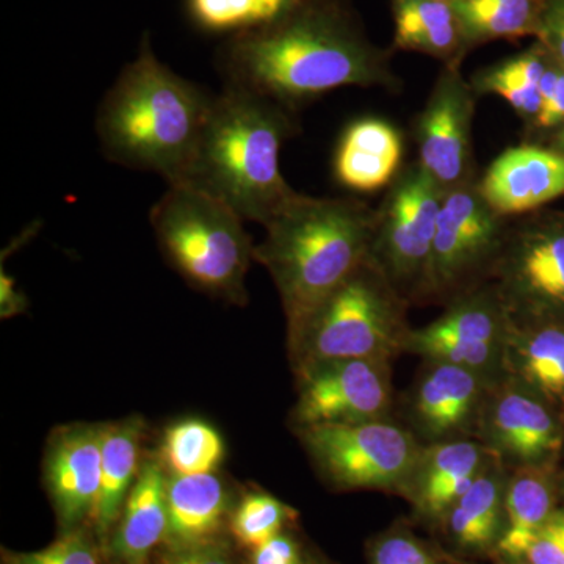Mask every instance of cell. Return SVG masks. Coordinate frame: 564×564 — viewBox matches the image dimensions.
I'll return each instance as SVG.
<instances>
[{
  "label": "cell",
  "mask_w": 564,
  "mask_h": 564,
  "mask_svg": "<svg viewBox=\"0 0 564 564\" xmlns=\"http://www.w3.org/2000/svg\"><path fill=\"white\" fill-rule=\"evenodd\" d=\"M389 361L339 359L299 370L296 429L381 421L391 406Z\"/></svg>",
  "instance_id": "cell-10"
},
{
  "label": "cell",
  "mask_w": 564,
  "mask_h": 564,
  "mask_svg": "<svg viewBox=\"0 0 564 564\" xmlns=\"http://www.w3.org/2000/svg\"><path fill=\"white\" fill-rule=\"evenodd\" d=\"M144 429L147 425L139 415L102 423L101 491L91 521L102 549L109 543L126 499L139 478L144 459L141 458Z\"/></svg>",
  "instance_id": "cell-22"
},
{
  "label": "cell",
  "mask_w": 564,
  "mask_h": 564,
  "mask_svg": "<svg viewBox=\"0 0 564 564\" xmlns=\"http://www.w3.org/2000/svg\"><path fill=\"white\" fill-rule=\"evenodd\" d=\"M295 516V510L272 494L250 491L232 508L229 533L234 543L251 552L282 533Z\"/></svg>",
  "instance_id": "cell-29"
},
{
  "label": "cell",
  "mask_w": 564,
  "mask_h": 564,
  "mask_svg": "<svg viewBox=\"0 0 564 564\" xmlns=\"http://www.w3.org/2000/svg\"><path fill=\"white\" fill-rule=\"evenodd\" d=\"M437 2L454 3L456 0H437Z\"/></svg>",
  "instance_id": "cell-41"
},
{
  "label": "cell",
  "mask_w": 564,
  "mask_h": 564,
  "mask_svg": "<svg viewBox=\"0 0 564 564\" xmlns=\"http://www.w3.org/2000/svg\"><path fill=\"white\" fill-rule=\"evenodd\" d=\"M503 505V533L496 551L507 562H519L555 511L547 474L533 464L519 469L507 481Z\"/></svg>",
  "instance_id": "cell-25"
},
{
  "label": "cell",
  "mask_w": 564,
  "mask_h": 564,
  "mask_svg": "<svg viewBox=\"0 0 564 564\" xmlns=\"http://www.w3.org/2000/svg\"><path fill=\"white\" fill-rule=\"evenodd\" d=\"M496 292L510 321L564 307V226L525 223L508 229L494 262Z\"/></svg>",
  "instance_id": "cell-11"
},
{
  "label": "cell",
  "mask_w": 564,
  "mask_h": 564,
  "mask_svg": "<svg viewBox=\"0 0 564 564\" xmlns=\"http://www.w3.org/2000/svg\"><path fill=\"white\" fill-rule=\"evenodd\" d=\"M302 2L303 0H259V3H261V25L280 20L281 17H284L285 13H289Z\"/></svg>",
  "instance_id": "cell-40"
},
{
  "label": "cell",
  "mask_w": 564,
  "mask_h": 564,
  "mask_svg": "<svg viewBox=\"0 0 564 564\" xmlns=\"http://www.w3.org/2000/svg\"><path fill=\"white\" fill-rule=\"evenodd\" d=\"M497 463H488L477 480L445 513L447 532L456 547L469 554L497 549L505 525V480Z\"/></svg>",
  "instance_id": "cell-23"
},
{
  "label": "cell",
  "mask_w": 564,
  "mask_h": 564,
  "mask_svg": "<svg viewBox=\"0 0 564 564\" xmlns=\"http://www.w3.org/2000/svg\"><path fill=\"white\" fill-rule=\"evenodd\" d=\"M473 85L445 65L417 122L419 163L445 192L473 180Z\"/></svg>",
  "instance_id": "cell-13"
},
{
  "label": "cell",
  "mask_w": 564,
  "mask_h": 564,
  "mask_svg": "<svg viewBox=\"0 0 564 564\" xmlns=\"http://www.w3.org/2000/svg\"><path fill=\"white\" fill-rule=\"evenodd\" d=\"M503 364L545 395H564V329L521 332L511 323Z\"/></svg>",
  "instance_id": "cell-27"
},
{
  "label": "cell",
  "mask_w": 564,
  "mask_h": 564,
  "mask_svg": "<svg viewBox=\"0 0 564 564\" xmlns=\"http://www.w3.org/2000/svg\"><path fill=\"white\" fill-rule=\"evenodd\" d=\"M295 132L292 111L237 85L215 96L191 165L177 184L228 204L247 221L265 225L295 191L280 154Z\"/></svg>",
  "instance_id": "cell-4"
},
{
  "label": "cell",
  "mask_w": 564,
  "mask_h": 564,
  "mask_svg": "<svg viewBox=\"0 0 564 564\" xmlns=\"http://www.w3.org/2000/svg\"><path fill=\"white\" fill-rule=\"evenodd\" d=\"M221 434L202 419H184L165 430L161 462L173 475L215 474L225 458Z\"/></svg>",
  "instance_id": "cell-28"
},
{
  "label": "cell",
  "mask_w": 564,
  "mask_h": 564,
  "mask_svg": "<svg viewBox=\"0 0 564 564\" xmlns=\"http://www.w3.org/2000/svg\"><path fill=\"white\" fill-rule=\"evenodd\" d=\"M375 220L377 209L358 199L296 192L263 225L254 261L269 270L280 292L289 348L318 306L370 258Z\"/></svg>",
  "instance_id": "cell-2"
},
{
  "label": "cell",
  "mask_w": 564,
  "mask_h": 564,
  "mask_svg": "<svg viewBox=\"0 0 564 564\" xmlns=\"http://www.w3.org/2000/svg\"><path fill=\"white\" fill-rule=\"evenodd\" d=\"M488 451L470 441H441L423 448L406 489L425 518H444L485 469Z\"/></svg>",
  "instance_id": "cell-18"
},
{
  "label": "cell",
  "mask_w": 564,
  "mask_h": 564,
  "mask_svg": "<svg viewBox=\"0 0 564 564\" xmlns=\"http://www.w3.org/2000/svg\"><path fill=\"white\" fill-rule=\"evenodd\" d=\"M494 212L507 218L525 214L564 193V154L534 144L508 148L478 182Z\"/></svg>",
  "instance_id": "cell-15"
},
{
  "label": "cell",
  "mask_w": 564,
  "mask_h": 564,
  "mask_svg": "<svg viewBox=\"0 0 564 564\" xmlns=\"http://www.w3.org/2000/svg\"><path fill=\"white\" fill-rule=\"evenodd\" d=\"M221 70L226 84L291 111L337 88H400L388 52L333 0H303L280 20L239 33L223 51Z\"/></svg>",
  "instance_id": "cell-1"
},
{
  "label": "cell",
  "mask_w": 564,
  "mask_h": 564,
  "mask_svg": "<svg viewBox=\"0 0 564 564\" xmlns=\"http://www.w3.org/2000/svg\"><path fill=\"white\" fill-rule=\"evenodd\" d=\"M452 6L473 50L488 41L538 36L547 0H456Z\"/></svg>",
  "instance_id": "cell-26"
},
{
  "label": "cell",
  "mask_w": 564,
  "mask_h": 564,
  "mask_svg": "<svg viewBox=\"0 0 564 564\" xmlns=\"http://www.w3.org/2000/svg\"><path fill=\"white\" fill-rule=\"evenodd\" d=\"M322 477L337 489H403L422 448L395 423H328L296 429Z\"/></svg>",
  "instance_id": "cell-8"
},
{
  "label": "cell",
  "mask_w": 564,
  "mask_h": 564,
  "mask_svg": "<svg viewBox=\"0 0 564 564\" xmlns=\"http://www.w3.org/2000/svg\"><path fill=\"white\" fill-rule=\"evenodd\" d=\"M148 564H240L236 547L228 536L215 538L206 543L162 545Z\"/></svg>",
  "instance_id": "cell-32"
},
{
  "label": "cell",
  "mask_w": 564,
  "mask_h": 564,
  "mask_svg": "<svg viewBox=\"0 0 564 564\" xmlns=\"http://www.w3.org/2000/svg\"><path fill=\"white\" fill-rule=\"evenodd\" d=\"M369 564H441L432 549L414 534L395 530L375 541Z\"/></svg>",
  "instance_id": "cell-34"
},
{
  "label": "cell",
  "mask_w": 564,
  "mask_h": 564,
  "mask_svg": "<svg viewBox=\"0 0 564 564\" xmlns=\"http://www.w3.org/2000/svg\"><path fill=\"white\" fill-rule=\"evenodd\" d=\"M445 193L415 162L397 174L377 209L370 261L404 300L429 295L434 237Z\"/></svg>",
  "instance_id": "cell-7"
},
{
  "label": "cell",
  "mask_w": 564,
  "mask_h": 564,
  "mask_svg": "<svg viewBox=\"0 0 564 564\" xmlns=\"http://www.w3.org/2000/svg\"><path fill=\"white\" fill-rule=\"evenodd\" d=\"M536 39L564 69V0H547Z\"/></svg>",
  "instance_id": "cell-36"
},
{
  "label": "cell",
  "mask_w": 564,
  "mask_h": 564,
  "mask_svg": "<svg viewBox=\"0 0 564 564\" xmlns=\"http://www.w3.org/2000/svg\"><path fill=\"white\" fill-rule=\"evenodd\" d=\"M102 545L85 527L62 532L47 547L35 552H13L2 549V564H104Z\"/></svg>",
  "instance_id": "cell-30"
},
{
  "label": "cell",
  "mask_w": 564,
  "mask_h": 564,
  "mask_svg": "<svg viewBox=\"0 0 564 564\" xmlns=\"http://www.w3.org/2000/svg\"><path fill=\"white\" fill-rule=\"evenodd\" d=\"M191 11L209 31H248L262 24L259 0H191Z\"/></svg>",
  "instance_id": "cell-31"
},
{
  "label": "cell",
  "mask_w": 564,
  "mask_h": 564,
  "mask_svg": "<svg viewBox=\"0 0 564 564\" xmlns=\"http://www.w3.org/2000/svg\"><path fill=\"white\" fill-rule=\"evenodd\" d=\"M507 231L505 217L486 203L478 182L445 193L434 237L429 295L455 292L485 265H494Z\"/></svg>",
  "instance_id": "cell-9"
},
{
  "label": "cell",
  "mask_w": 564,
  "mask_h": 564,
  "mask_svg": "<svg viewBox=\"0 0 564 564\" xmlns=\"http://www.w3.org/2000/svg\"><path fill=\"white\" fill-rule=\"evenodd\" d=\"M215 95L163 65L148 39L96 111L95 129L110 162L177 184L187 172Z\"/></svg>",
  "instance_id": "cell-3"
},
{
  "label": "cell",
  "mask_w": 564,
  "mask_h": 564,
  "mask_svg": "<svg viewBox=\"0 0 564 564\" xmlns=\"http://www.w3.org/2000/svg\"><path fill=\"white\" fill-rule=\"evenodd\" d=\"M510 328V315L496 289L469 292L456 300L443 317L425 328L410 329L404 350L485 375L503 364Z\"/></svg>",
  "instance_id": "cell-12"
},
{
  "label": "cell",
  "mask_w": 564,
  "mask_h": 564,
  "mask_svg": "<svg viewBox=\"0 0 564 564\" xmlns=\"http://www.w3.org/2000/svg\"><path fill=\"white\" fill-rule=\"evenodd\" d=\"M28 307V296L18 289L17 280L6 273L3 265L0 267V317L2 321L24 314Z\"/></svg>",
  "instance_id": "cell-38"
},
{
  "label": "cell",
  "mask_w": 564,
  "mask_h": 564,
  "mask_svg": "<svg viewBox=\"0 0 564 564\" xmlns=\"http://www.w3.org/2000/svg\"><path fill=\"white\" fill-rule=\"evenodd\" d=\"M475 95H499L511 104L525 120H533L543 107L540 88L538 85L524 84V82L502 79L494 76L488 69L480 70L474 80H470Z\"/></svg>",
  "instance_id": "cell-33"
},
{
  "label": "cell",
  "mask_w": 564,
  "mask_h": 564,
  "mask_svg": "<svg viewBox=\"0 0 564 564\" xmlns=\"http://www.w3.org/2000/svg\"><path fill=\"white\" fill-rule=\"evenodd\" d=\"M402 158V135L391 122L364 118L345 129L334 158V174L350 191H380L395 180Z\"/></svg>",
  "instance_id": "cell-21"
},
{
  "label": "cell",
  "mask_w": 564,
  "mask_h": 564,
  "mask_svg": "<svg viewBox=\"0 0 564 564\" xmlns=\"http://www.w3.org/2000/svg\"><path fill=\"white\" fill-rule=\"evenodd\" d=\"M250 564H307L299 541L291 534L280 533L261 547L251 551Z\"/></svg>",
  "instance_id": "cell-37"
},
{
  "label": "cell",
  "mask_w": 564,
  "mask_h": 564,
  "mask_svg": "<svg viewBox=\"0 0 564 564\" xmlns=\"http://www.w3.org/2000/svg\"><path fill=\"white\" fill-rule=\"evenodd\" d=\"M150 218L166 262L193 289L237 306L248 303L256 245L236 210L191 185L169 184Z\"/></svg>",
  "instance_id": "cell-5"
},
{
  "label": "cell",
  "mask_w": 564,
  "mask_h": 564,
  "mask_svg": "<svg viewBox=\"0 0 564 564\" xmlns=\"http://www.w3.org/2000/svg\"><path fill=\"white\" fill-rule=\"evenodd\" d=\"M502 564H529V563H519V562H505Z\"/></svg>",
  "instance_id": "cell-42"
},
{
  "label": "cell",
  "mask_w": 564,
  "mask_h": 564,
  "mask_svg": "<svg viewBox=\"0 0 564 564\" xmlns=\"http://www.w3.org/2000/svg\"><path fill=\"white\" fill-rule=\"evenodd\" d=\"M169 534L163 545L206 543L225 536L232 513L228 486L217 473L166 478Z\"/></svg>",
  "instance_id": "cell-20"
},
{
  "label": "cell",
  "mask_w": 564,
  "mask_h": 564,
  "mask_svg": "<svg viewBox=\"0 0 564 564\" xmlns=\"http://www.w3.org/2000/svg\"><path fill=\"white\" fill-rule=\"evenodd\" d=\"M165 466L158 456L143 459L139 478L132 486L120 519L104 554L115 563L148 564L169 534V499Z\"/></svg>",
  "instance_id": "cell-16"
},
{
  "label": "cell",
  "mask_w": 564,
  "mask_h": 564,
  "mask_svg": "<svg viewBox=\"0 0 564 564\" xmlns=\"http://www.w3.org/2000/svg\"><path fill=\"white\" fill-rule=\"evenodd\" d=\"M404 299L370 258L318 306L291 350L295 372L339 359L389 361L410 329Z\"/></svg>",
  "instance_id": "cell-6"
},
{
  "label": "cell",
  "mask_w": 564,
  "mask_h": 564,
  "mask_svg": "<svg viewBox=\"0 0 564 564\" xmlns=\"http://www.w3.org/2000/svg\"><path fill=\"white\" fill-rule=\"evenodd\" d=\"M564 124V69L560 70L558 84L551 101L545 104L538 117L534 118V126L538 129H554Z\"/></svg>",
  "instance_id": "cell-39"
},
{
  "label": "cell",
  "mask_w": 564,
  "mask_h": 564,
  "mask_svg": "<svg viewBox=\"0 0 564 564\" xmlns=\"http://www.w3.org/2000/svg\"><path fill=\"white\" fill-rule=\"evenodd\" d=\"M102 473V423H70L52 432L43 480L62 532L93 521Z\"/></svg>",
  "instance_id": "cell-14"
},
{
  "label": "cell",
  "mask_w": 564,
  "mask_h": 564,
  "mask_svg": "<svg viewBox=\"0 0 564 564\" xmlns=\"http://www.w3.org/2000/svg\"><path fill=\"white\" fill-rule=\"evenodd\" d=\"M524 558L529 564H564V510L552 513Z\"/></svg>",
  "instance_id": "cell-35"
},
{
  "label": "cell",
  "mask_w": 564,
  "mask_h": 564,
  "mask_svg": "<svg viewBox=\"0 0 564 564\" xmlns=\"http://www.w3.org/2000/svg\"><path fill=\"white\" fill-rule=\"evenodd\" d=\"M393 46L421 52L459 65L469 51L452 3L437 0H392Z\"/></svg>",
  "instance_id": "cell-24"
},
{
  "label": "cell",
  "mask_w": 564,
  "mask_h": 564,
  "mask_svg": "<svg viewBox=\"0 0 564 564\" xmlns=\"http://www.w3.org/2000/svg\"><path fill=\"white\" fill-rule=\"evenodd\" d=\"M117 564H122V563H117ZM129 564H139V563H129Z\"/></svg>",
  "instance_id": "cell-43"
},
{
  "label": "cell",
  "mask_w": 564,
  "mask_h": 564,
  "mask_svg": "<svg viewBox=\"0 0 564 564\" xmlns=\"http://www.w3.org/2000/svg\"><path fill=\"white\" fill-rule=\"evenodd\" d=\"M430 364L415 386L411 413L425 436L443 440L463 432L480 414L485 375L454 364Z\"/></svg>",
  "instance_id": "cell-17"
},
{
  "label": "cell",
  "mask_w": 564,
  "mask_h": 564,
  "mask_svg": "<svg viewBox=\"0 0 564 564\" xmlns=\"http://www.w3.org/2000/svg\"><path fill=\"white\" fill-rule=\"evenodd\" d=\"M486 430L499 454L534 464L562 447V434L543 403L507 386L486 411Z\"/></svg>",
  "instance_id": "cell-19"
}]
</instances>
